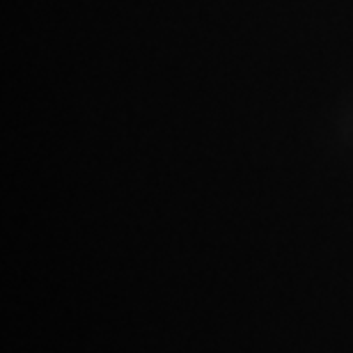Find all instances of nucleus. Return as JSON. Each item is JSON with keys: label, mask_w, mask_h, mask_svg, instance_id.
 I'll return each instance as SVG.
<instances>
[]
</instances>
